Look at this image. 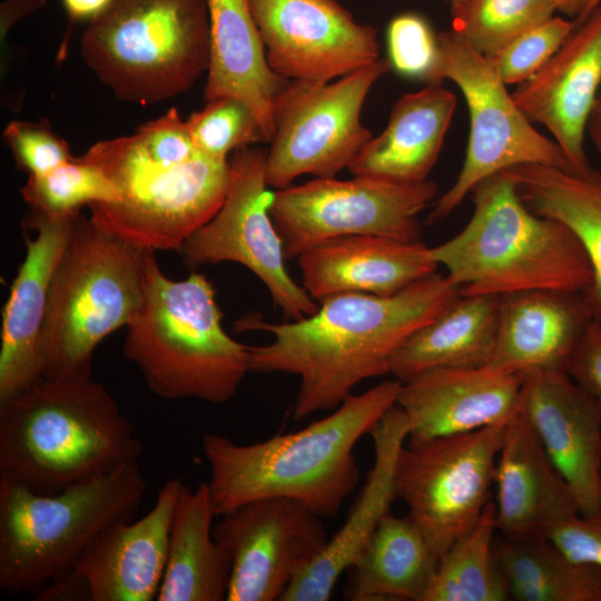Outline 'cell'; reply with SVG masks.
<instances>
[{"instance_id":"1","label":"cell","mask_w":601,"mask_h":601,"mask_svg":"<svg viewBox=\"0 0 601 601\" xmlns=\"http://www.w3.org/2000/svg\"><path fill=\"white\" fill-rule=\"evenodd\" d=\"M457 296V287L436 272L390 296L336 294L305 318L270 323L247 316L236 328L272 334L269 343L249 346V371L297 376L293 418L299 421L337 408L363 381L390 374L401 345Z\"/></svg>"},{"instance_id":"2","label":"cell","mask_w":601,"mask_h":601,"mask_svg":"<svg viewBox=\"0 0 601 601\" xmlns=\"http://www.w3.org/2000/svg\"><path fill=\"white\" fill-rule=\"evenodd\" d=\"M401 386L396 378L383 381L306 427L262 442L205 434L201 450L217 516L257 499L286 497L322 519L336 518L359 481L354 447L396 403Z\"/></svg>"},{"instance_id":"3","label":"cell","mask_w":601,"mask_h":601,"mask_svg":"<svg viewBox=\"0 0 601 601\" xmlns=\"http://www.w3.org/2000/svg\"><path fill=\"white\" fill-rule=\"evenodd\" d=\"M134 425L99 382L40 376L0 401V477L53 494L138 460Z\"/></svg>"},{"instance_id":"4","label":"cell","mask_w":601,"mask_h":601,"mask_svg":"<svg viewBox=\"0 0 601 601\" xmlns=\"http://www.w3.org/2000/svg\"><path fill=\"white\" fill-rule=\"evenodd\" d=\"M471 194L474 210L467 224L431 247L459 295L590 293L593 269L579 239L562 223L532 211L506 171L486 177Z\"/></svg>"},{"instance_id":"5","label":"cell","mask_w":601,"mask_h":601,"mask_svg":"<svg viewBox=\"0 0 601 601\" xmlns=\"http://www.w3.org/2000/svg\"><path fill=\"white\" fill-rule=\"evenodd\" d=\"M211 283L199 273L173 280L148 250L140 306L127 324L124 355L157 396L228 402L249 371V346L223 328Z\"/></svg>"},{"instance_id":"6","label":"cell","mask_w":601,"mask_h":601,"mask_svg":"<svg viewBox=\"0 0 601 601\" xmlns=\"http://www.w3.org/2000/svg\"><path fill=\"white\" fill-rule=\"evenodd\" d=\"M147 489L138 460L43 494L0 477V588L40 593L106 526L132 520Z\"/></svg>"},{"instance_id":"7","label":"cell","mask_w":601,"mask_h":601,"mask_svg":"<svg viewBox=\"0 0 601 601\" xmlns=\"http://www.w3.org/2000/svg\"><path fill=\"white\" fill-rule=\"evenodd\" d=\"M207 0H112L80 40L87 67L118 99L152 105L207 72Z\"/></svg>"},{"instance_id":"8","label":"cell","mask_w":601,"mask_h":601,"mask_svg":"<svg viewBox=\"0 0 601 601\" xmlns=\"http://www.w3.org/2000/svg\"><path fill=\"white\" fill-rule=\"evenodd\" d=\"M148 250L106 233L90 217L77 215L50 286L41 376H91L98 344L127 326L141 304Z\"/></svg>"},{"instance_id":"9","label":"cell","mask_w":601,"mask_h":601,"mask_svg":"<svg viewBox=\"0 0 601 601\" xmlns=\"http://www.w3.org/2000/svg\"><path fill=\"white\" fill-rule=\"evenodd\" d=\"M119 189L115 203L88 206L91 221L140 249L179 250L223 205L229 161L201 152L180 162L148 156L134 134L98 141L82 156Z\"/></svg>"},{"instance_id":"10","label":"cell","mask_w":601,"mask_h":601,"mask_svg":"<svg viewBox=\"0 0 601 601\" xmlns=\"http://www.w3.org/2000/svg\"><path fill=\"white\" fill-rule=\"evenodd\" d=\"M437 42L439 58L427 85L450 80L459 87L469 109L470 135L462 168L436 199L428 224L446 218L493 174L528 164L572 168L559 145L519 108L489 58L452 29L440 32Z\"/></svg>"},{"instance_id":"11","label":"cell","mask_w":601,"mask_h":601,"mask_svg":"<svg viewBox=\"0 0 601 601\" xmlns=\"http://www.w3.org/2000/svg\"><path fill=\"white\" fill-rule=\"evenodd\" d=\"M391 68L388 59L380 58L336 81L289 80L273 107L267 185L280 189L303 175L335 177L348 168L373 138L361 120L365 99Z\"/></svg>"},{"instance_id":"12","label":"cell","mask_w":601,"mask_h":601,"mask_svg":"<svg viewBox=\"0 0 601 601\" xmlns=\"http://www.w3.org/2000/svg\"><path fill=\"white\" fill-rule=\"evenodd\" d=\"M426 179L403 183L354 176L342 180L316 177L274 191L270 217L286 259L343 236L374 235L404 242L421 240L417 215L436 197Z\"/></svg>"},{"instance_id":"13","label":"cell","mask_w":601,"mask_h":601,"mask_svg":"<svg viewBox=\"0 0 601 601\" xmlns=\"http://www.w3.org/2000/svg\"><path fill=\"white\" fill-rule=\"evenodd\" d=\"M508 423L402 447L397 496L439 559L475 525L491 501Z\"/></svg>"},{"instance_id":"14","label":"cell","mask_w":601,"mask_h":601,"mask_svg":"<svg viewBox=\"0 0 601 601\" xmlns=\"http://www.w3.org/2000/svg\"><path fill=\"white\" fill-rule=\"evenodd\" d=\"M228 161L226 198L213 218L181 245L178 253L185 265L240 264L266 286L286 319L313 315L318 303L288 274L283 242L269 214L274 191L267 188L266 150L243 147Z\"/></svg>"},{"instance_id":"15","label":"cell","mask_w":601,"mask_h":601,"mask_svg":"<svg viewBox=\"0 0 601 601\" xmlns=\"http://www.w3.org/2000/svg\"><path fill=\"white\" fill-rule=\"evenodd\" d=\"M219 518L213 533L230 560L227 601H280L328 540L323 519L292 499H257Z\"/></svg>"},{"instance_id":"16","label":"cell","mask_w":601,"mask_h":601,"mask_svg":"<svg viewBox=\"0 0 601 601\" xmlns=\"http://www.w3.org/2000/svg\"><path fill=\"white\" fill-rule=\"evenodd\" d=\"M267 61L287 80L329 82L380 59L377 31L336 0H249Z\"/></svg>"},{"instance_id":"17","label":"cell","mask_w":601,"mask_h":601,"mask_svg":"<svg viewBox=\"0 0 601 601\" xmlns=\"http://www.w3.org/2000/svg\"><path fill=\"white\" fill-rule=\"evenodd\" d=\"M183 482L168 480L156 502L137 521L122 520L102 529L72 570L49 584L47 593L82 587L90 601H151L165 572L170 523Z\"/></svg>"},{"instance_id":"18","label":"cell","mask_w":601,"mask_h":601,"mask_svg":"<svg viewBox=\"0 0 601 601\" xmlns=\"http://www.w3.org/2000/svg\"><path fill=\"white\" fill-rule=\"evenodd\" d=\"M520 411L570 486L581 515L601 511V406L564 370L520 375Z\"/></svg>"},{"instance_id":"19","label":"cell","mask_w":601,"mask_h":601,"mask_svg":"<svg viewBox=\"0 0 601 601\" xmlns=\"http://www.w3.org/2000/svg\"><path fill=\"white\" fill-rule=\"evenodd\" d=\"M601 87V4L565 39L548 63L512 96L532 121L544 126L578 171L591 167L587 125Z\"/></svg>"},{"instance_id":"20","label":"cell","mask_w":601,"mask_h":601,"mask_svg":"<svg viewBox=\"0 0 601 601\" xmlns=\"http://www.w3.org/2000/svg\"><path fill=\"white\" fill-rule=\"evenodd\" d=\"M520 375L489 366L435 367L402 382L396 404L408 422L407 444L510 422L520 410Z\"/></svg>"},{"instance_id":"21","label":"cell","mask_w":601,"mask_h":601,"mask_svg":"<svg viewBox=\"0 0 601 601\" xmlns=\"http://www.w3.org/2000/svg\"><path fill=\"white\" fill-rule=\"evenodd\" d=\"M77 215L55 217L32 211L27 219L37 235H26V257L2 312L0 401L42 374L41 336L50 286Z\"/></svg>"},{"instance_id":"22","label":"cell","mask_w":601,"mask_h":601,"mask_svg":"<svg viewBox=\"0 0 601 601\" xmlns=\"http://www.w3.org/2000/svg\"><path fill=\"white\" fill-rule=\"evenodd\" d=\"M374 464L346 520L315 560L289 584L280 601H327L397 499L395 470L408 422L395 403L373 427Z\"/></svg>"},{"instance_id":"23","label":"cell","mask_w":601,"mask_h":601,"mask_svg":"<svg viewBox=\"0 0 601 601\" xmlns=\"http://www.w3.org/2000/svg\"><path fill=\"white\" fill-rule=\"evenodd\" d=\"M594 318L589 293L538 289L502 295L495 348L487 366L514 375L565 371Z\"/></svg>"},{"instance_id":"24","label":"cell","mask_w":601,"mask_h":601,"mask_svg":"<svg viewBox=\"0 0 601 601\" xmlns=\"http://www.w3.org/2000/svg\"><path fill=\"white\" fill-rule=\"evenodd\" d=\"M495 520L500 535H544L578 516L575 497L519 410L497 455Z\"/></svg>"},{"instance_id":"25","label":"cell","mask_w":601,"mask_h":601,"mask_svg":"<svg viewBox=\"0 0 601 601\" xmlns=\"http://www.w3.org/2000/svg\"><path fill=\"white\" fill-rule=\"evenodd\" d=\"M305 290L316 302L343 293L396 294L437 272L431 247L374 235L321 243L297 258Z\"/></svg>"},{"instance_id":"26","label":"cell","mask_w":601,"mask_h":601,"mask_svg":"<svg viewBox=\"0 0 601 601\" xmlns=\"http://www.w3.org/2000/svg\"><path fill=\"white\" fill-rule=\"evenodd\" d=\"M207 6L210 46L205 100H240L258 119L269 142L274 102L289 80L270 68L249 0H207Z\"/></svg>"},{"instance_id":"27","label":"cell","mask_w":601,"mask_h":601,"mask_svg":"<svg viewBox=\"0 0 601 601\" xmlns=\"http://www.w3.org/2000/svg\"><path fill=\"white\" fill-rule=\"evenodd\" d=\"M457 99L440 85L403 95L384 130L373 137L348 166L354 176L403 183L428 179L442 150Z\"/></svg>"},{"instance_id":"28","label":"cell","mask_w":601,"mask_h":601,"mask_svg":"<svg viewBox=\"0 0 601 601\" xmlns=\"http://www.w3.org/2000/svg\"><path fill=\"white\" fill-rule=\"evenodd\" d=\"M215 516L208 483L196 489L183 483L171 518L157 601L226 600L230 560L214 536Z\"/></svg>"},{"instance_id":"29","label":"cell","mask_w":601,"mask_h":601,"mask_svg":"<svg viewBox=\"0 0 601 601\" xmlns=\"http://www.w3.org/2000/svg\"><path fill=\"white\" fill-rule=\"evenodd\" d=\"M500 296L459 295L395 352L390 374L405 382L435 367H483L492 359Z\"/></svg>"},{"instance_id":"30","label":"cell","mask_w":601,"mask_h":601,"mask_svg":"<svg viewBox=\"0 0 601 601\" xmlns=\"http://www.w3.org/2000/svg\"><path fill=\"white\" fill-rule=\"evenodd\" d=\"M439 560L408 514L388 513L347 570L345 597L352 601H424Z\"/></svg>"},{"instance_id":"31","label":"cell","mask_w":601,"mask_h":601,"mask_svg":"<svg viewBox=\"0 0 601 601\" xmlns=\"http://www.w3.org/2000/svg\"><path fill=\"white\" fill-rule=\"evenodd\" d=\"M504 171L532 211L562 223L583 246L593 269L589 297L601 322V169L528 164Z\"/></svg>"},{"instance_id":"32","label":"cell","mask_w":601,"mask_h":601,"mask_svg":"<svg viewBox=\"0 0 601 601\" xmlns=\"http://www.w3.org/2000/svg\"><path fill=\"white\" fill-rule=\"evenodd\" d=\"M494 553L511 600L601 601V569L570 558L548 536L500 535Z\"/></svg>"},{"instance_id":"33","label":"cell","mask_w":601,"mask_h":601,"mask_svg":"<svg viewBox=\"0 0 601 601\" xmlns=\"http://www.w3.org/2000/svg\"><path fill=\"white\" fill-rule=\"evenodd\" d=\"M495 504L490 501L475 525L440 558L424 601H508L506 581L497 565Z\"/></svg>"},{"instance_id":"34","label":"cell","mask_w":601,"mask_h":601,"mask_svg":"<svg viewBox=\"0 0 601 601\" xmlns=\"http://www.w3.org/2000/svg\"><path fill=\"white\" fill-rule=\"evenodd\" d=\"M452 30L491 59L518 36L554 16L551 0H467L452 10Z\"/></svg>"},{"instance_id":"35","label":"cell","mask_w":601,"mask_h":601,"mask_svg":"<svg viewBox=\"0 0 601 601\" xmlns=\"http://www.w3.org/2000/svg\"><path fill=\"white\" fill-rule=\"evenodd\" d=\"M21 196L32 211L63 217L91 204L115 203L120 193L96 166L72 157L45 175L29 176Z\"/></svg>"},{"instance_id":"36","label":"cell","mask_w":601,"mask_h":601,"mask_svg":"<svg viewBox=\"0 0 601 601\" xmlns=\"http://www.w3.org/2000/svg\"><path fill=\"white\" fill-rule=\"evenodd\" d=\"M206 102L186 119L193 142L201 154L228 160L237 149L267 142L258 119L240 100L221 97Z\"/></svg>"},{"instance_id":"37","label":"cell","mask_w":601,"mask_h":601,"mask_svg":"<svg viewBox=\"0 0 601 601\" xmlns=\"http://www.w3.org/2000/svg\"><path fill=\"white\" fill-rule=\"evenodd\" d=\"M574 28V21L553 16L518 36L490 61L505 85L519 86L548 63Z\"/></svg>"},{"instance_id":"38","label":"cell","mask_w":601,"mask_h":601,"mask_svg":"<svg viewBox=\"0 0 601 601\" xmlns=\"http://www.w3.org/2000/svg\"><path fill=\"white\" fill-rule=\"evenodd\" d=\"M390 62L400 73L428 82L439 58L437 35L416 13H402L387 27Z\"/></svg>"},{"instance_id":"39","label":"cell","mask_w":601,"mask_h":601,"mask_svg":"<svg viewBox=\"0 0 601 601\" xmlns=\"http://www.w3.org/2000/svg\"><path fill=\"white\" fill-rule=\"evenodd\" d=\"M3 141L29 176L45 175L72 158L68 142L47 121L13 120L3 130Z\"/></svg>"},{"instance_id":"40","label":"cell","mask_w":601,"mask_h":601,"mask_svg":"<svg viewBox=\"0 0 601 601\" xmlns=\"http://www.w3.org/2000/svg\"><path fill=\"white\" fill-rule=\"evenodd\" d=\"M548 538L575 561L601 569V511L579 514L552 530Z\"/></svg>"},{"instance_id":"41","label":"cell","mask_w":601,"mask_h":601,"mask_svg":"<svg viewBox=\"0 0 601 601\" xmlns=\"http://www.w3.org/2000/svg\"><path fill=\"white\" fill-rule=\"evenodd\" d=\"M565 371L601 406V322L597 318L583 333Z\"/></svg>"},{"instance_id":"42","label":"cell","mask_w":601,"mask_h":601,"mask_svg":"<svg viewBox=\"0 0 601 601\" xmlns=\"http://www.w3.org/2000/svg\"><path fill=\"white\" fill-rule=\"evenodd\" d=\"M46 0H6L0 7V31L1 38L7 35L10 28L21 18L41 8Z\"/></svg>"},{"instance_id":"43","label":"cell","mask_w":601,"mask_h":601,"mask_svg":"<svg viewBox=\"0 0 601 601\" xmlns=\"http://www.w3.org/2000/svg\"><path fill=\"white\" fill-rule=\"evenodd\" d=\"M63 8L72 21H91L100 16L112 0H61Z\"/></svg>"},{"instance_id":"44","label":"cell","mask_w":601,"mask_h":601,"mask_svg":"<svg viewBox=\"0 0 601 601\" xmlns=\"http://www.w3.org/2000/svg\"><path fill=\"white\" fill-rule=\"evenodd\" d=\"M587 135L601 156V90L588 120Z\"/></svg>"},{"instance_id":"45","label":"cell","mask_w":601,"mask_h":601,"mask_svg":"<svg viewBox=\"0 0 601 601\" xmlns=\"http://www.w3.org/2000/svg\"><path fill=\"white\" fill-rule=\"evenodd\" d=\"M590 0H551L555 11L575 17L582 13Z\"/></svg>"},{"instance_id":"46","label":"cell","mask_w":601,"mask_h":601,"mask_svg":"<svg viewBox=\"0 0 601 601\" xmlns=\"http://www.w3.org/2000/svg\"><path fill=\"white\" fill-rule=\"evenodd\" d=\"M600 4L601 0H590L582 13L574 20L575 24L582 22Z\"/></svg>"},{"instance_id":"47","label":"cell","mask_w":601,"mask_h":601,"mask_svg":"<svg viewBox=\"0 0 601 601\" xmlns=\"http://www.w3.org/2000/svg\"><path fill=\"white\" fill-rule=\"evenodd\" d=\"M467 0H450L451 2V11L460 8L462 4H464Z\"/></svg>"},{"instance_id":"48","label":"cell","mask_w":601,"mask_h":601,"mask_svg":"<svg viewBox=\"0 0 601 601\" xmlns=\"http://www.w3.org/2000/svg\"><path fill=\"white\" fill-rule=\"evenodd\" d=\"M600 499H601V494H600Z\"/></svg>"}]
</instances>
